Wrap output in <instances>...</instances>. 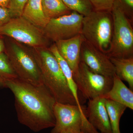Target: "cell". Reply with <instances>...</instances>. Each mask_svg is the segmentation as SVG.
<instances>
[{"label": "cell", "mask_w": 133, "mask_h": 133, "mask_svg": "<svg viewBox=\"0 0 133 133\" xmlns=\"http://www.w3.org/2000/svg\"><path fill=\"white\" fill-rule=\"evenodd\" d=\"M113 31L111 44L108 56L127 58L133 57V29L132 23L115 1L111 11Z\"/></svg>", "instance_id": "5b68a950"}, {"label": "cell", "mask_w": 133, "mask_h": 133, "mask_svg": "<svg viewBox=\"0 0 133 133\" xmlns=\"http://www.w3.org/2000/svg\"><path fill=\"white\" fill-rule=\"evenodd\" d=\"M6 88L14 94L18 121L33 132L52 128L56 120V100L44 84L35 85L16 78L9 81Z\"/></svg>", "instance_id": "6da1fadb"}, {"label": "cell", "mask_w": 133, "mask_h": 133, "mask_svg": "<svg viewBox=\"0 0 133 133\" xmlns=\"http://www.w3.org/2000/svg\"><path fill=\"white\" fill-rule=\"evenodd\" d=\"M10 0H0V7L8 8Z\"/></svg>", "instance_id": "cb8c5ba5"}, {"label": "cell", "mask_w": 133, "mask_h": 133, "mask_svg": "<svg viewBox=\"0 0 133 133\" xmlns=\"http://www.w3.org/2000/svg\"><path fill=\"white\" fill-rule=\"evenodd\" d=\"M17 78L6 55L4 52L0 53V88H6L9 81Z\"/></svg>", "instance_id": "ac0fdd59"}, {"label": "cell", "mask_w": 133, "mask_h": 133, "mask_svg": "<svg viewBox=\"0 0 133 133\" xmlns=\"http://www.w3.org/2000/svg\"><path fill=\"white\" fill-rule=\"evenodd\" d=\"M105 99L113 101L133 109V92L116 74L113 77V84L110 90L102 96Z\"/></svg>", "instance_id": "4fadbf2b"}, {"label": "cell", "mask_w": 133, "mask_h": 133, "mask_svg": "<svg viewBox=\"0 0 133 133\" xmlns=\"http://www.w3.org/2000/svg\"><path fill=\"white\" fill-rule=\"evenodd\" d=\"M128 19L133 22V0H115Z\"/></svg>", "instance_id": "7402d4cb"}, {"label": "cell", "mask_w": 133, "mask_h": 133, "mask_svg": "<svg viewBox=\"0 0 133 133\" xmlns=\"http://www.w3.org/2000/svg\"><path fill=\"white\" fill-rule=\"evenodd\" d=\"M84 40L83 36L80 34L72 38L54 43L58 53L67 63L73 74L78 69L81 45Z\"/></svg>", "instance_id": "7c38bea8"}, {"label": "cell", "mask_w": 133, "mask_h": 133, "mask_svg": "<svg viewBox=\"0 0 133 133\" xmlns=\"http://www.w3.org/2000/svg\"><path fill=\"white\" fill-rule=\"evenodd\" d=\"M43 11L49 19L56 18L71 12L62 0H41Z\"/></svg>", "instance_id": "e0dca14e"}, {"label": "cell", "mask_w": 133, "mask_h": 133, "mask_svg": "<svg viewBox=\"0 0 133 133\" xmlns=\"http://www.w3.org/2000/svg\"><path fill=\"white\" fill-rule=\"evenodd\" d=\"M80 61L96 74L111 77L115 74L109 58L85 40L81 45Z\"/></svg>", "instance_id": "30bf717a"}, {"label": "cell", "mask_w": 133, "mask_h": 133, "mask_svg": "<svg viewBox=\"0 0 133 133\" xmlns=\"http://www.w3.org/2000/svg\"><path fill=\"white\" fill-rule=\"evenodd\" d=\"M105 100L102 97L89 99L85 114L91 125L101 133H113Z\"/></svg>", "instance_id": "8fae6325"}, {"label": "cell", "mask_w": 133, "mask_h": 133, "mask_svg": "<svg viewBox=\"0 0 133 133\" xmlns=\"http://www.w3.org/2000/svg\"><path fill=\"white\" fill-rule=\"evenodd\" d=\"M73 77L78 90L88 99L104 95L113 84V77L94 73L81 61Z\"/></svg>", "instance_id": "ba28073f"}, {"label": "cell", "mask_w": 133, "mask_h": 133, "mask_svg": "<svg viewBox=\"0 0 133 133\" xmlns=\"http://www.w3.org/2000/svg\"><path fill=\"white\" fill-rule=\"evenodd\" d=\"M0 36V53L4 52L5 50V43Z\"/></svg>", "instance_id": "d4e9b609"}, {"label": "cell", "mask_w": 133, "mask_h": 133, "mask_svg": "<svg viewBox=\"0 0 133 133\" xmlns=\"http://www.w3.org/2000/svg\"><path fill=\"white\" fill-rule=\"evenodd\" d=\"M105 99L106 107L113 133H121L120 131V121L127 108L113 101Z\"/></svg>", "instance_id": "2e32d148"}, {"label": "cell", "mask_w": 133, "mask_h": 133, "mask_svg": "<svg viewBox=\"0 0 133 133\" xmlns=\"http://www.w3.org/2000/svg\"><path fill=\"white\" fill-rule=\"evenodd\" d=\"M61 133H71L69 132H62Z\"/></svg>", "instance_id": "484cf974"}, {"label": "cell", "mask_w": 133, "mask_h": 133, "mask_svg": "<svg viewBox=\"0 0 133 133\" xmlns=\"http://www.w3.org/2000/svg\"><path fill=\"white\" fill-rule=\"evenodd\" d=\"M81 133H83V132H81Z\"/></svg>", "instance_id": "4316f807"}, {"label": "cell", "mask_w": 133, "mask_h": 133, "mask_svg": "<svg viewBox=\"0 0 133 133\" xmlns=\"http://www.w3.org/2000/svg\"><path fill=\"white\" fill-rule=\"evenodd\" d=\"M28 0H10L8 9L12 18L22 16Z\"/></svg>", "instance_id": "ffe728a7"}, {"label": "cell", "mask_w": 133, "mask_h": 133, "mask_svg": "<svg viewBox=\"0 0 133 133\" xmlns=\"http://www.w3.org/2000/svg\"><path fill=\"white\" fill-rule=\"evenodd\" d=\"M22 16L42 30L45 28L50 20L44 15L41 0H28Z\"/></svg>", "instance_id": "5bb4252c"}, {"label": "cell", "mask_w": 133, "mask_h": 133, "mask_svg": "<svg viewBox=\"0 0 133 133\" xmlns=\"http://www.w3.org/2000/svg\"><path fill=\"white\" fill-rule=\"evenodd\" d=\"M12 18L8 8L0 7V28L7 23Z\"/></svg>", "instance_id": "603a6c76"}, {"label": "cell", "mask_w": 133, "mask_h": 133, "mask_svg": "<svg viewBox=\"0 0 133 133\" xmlns=\"http://www.w3.org/2000/svg\"><path fill=\"white\" fill-rule=\"evenodd\" d=\"M5 36L30 48H49L50 42L43 30L23 17L12 18L0 28V36Z\"/></svg>", "instance_id": "52a82bcc"}, {"label": "cell", "mask_w": 133, "mask_h": 133, "mask_svg": "<svg viewBox=\"0 0 133 133\" xmlns=\"http://www.w3.org/2000/svg\"><path fill=\"white\" fill-rule=\"evenodd\" d=\"M40 68L43 84L56 102L76 105L57 59L46 48H30Z\"/></svg>", "instance_id": "7a4b0ae2"}, {"label": "cell", "mask_w": 133, "mask_h": 133, "mask_svg": "<svg viewBox=\"0 0 133 133\" xmlns=\"http://www.w3.org/2000/svg\"><path fill=\"white\" fill-rule=\"evenodd\" d=\"M94 10L111 12L115 0H89Z\"/></svg>", "instance_id": "44dd1931"}, {"label": "cell", "mask_w": 133, "mask_h": 133, "mask_svg": "<svg viewBox=\"0 0 133 133\" xmlns=\"http://www.w3.org/2000/svg\"><path fill=\"white\" fill-rule=\"evenodd\" d=\"M54 114L56 123L50 133H101L91 125L85 113L77 105L56 102Z\"/></svg>", "instance_id": "8992f818"}, {"label": "cell", "mask_w": 133, "mask_h": 133, "mask_svg": "<svg viewBox=\"0 0 133 133\" xmlns=\"http://www.w3.org/2000/svg\"><path fill=\"white\" fill-rule=\"evenodd\" d=\"M113 31L111 12L94 10L84 16L81 33L84 39L107 56L111 47Z\"/></svg>", "instance_id": "3957f363"}, {"label": "cell", "mask_w": 133, "mask_h": 133, "mask_svg": "<svg viewBox=\"0 0 133 133\" xmlns=\"http://www.w3.org/2000/svg\"><path fill=\"white\" fill-rule=\"evenodd\" d=\"M68 8L84 16L90 14L94 10L89 0H62Z\"/></svg>", "instance_id": "d6986e66"}, {"label": "cell", "mask_w": 133, "mask_h": 133, "mask_svg": "<svg viewBox=\"0 0 133 133\" xmlns=\"http://www.w3.org/2000/svg\"><path fill=\"white\" fill-rule=\"evenodd\" d=\"M115 70V74L133 89V57L127 58L109 57Z\"/></svg>", "instance_id": "9a60e30c"}, {"label": "cell", "mask_w": 133, "mask_h": 133, "mask_svg": "<svg viewBox=\"0 0 133 133\" xmlns=\"http://www.w3.org/2000/svg\"><path fill=\"white\" fill-rule=\"evenodd\" d=\"M84 16L75 11L50 19L43 30L46 36L55 43L81 34Z\"/></svg>", "instance_id": "9c48e42d"}, {"label": "cell", "mask_w": 133, "mask_h": 133, "mask_svg": "<svg viewBox=\"0 0 133 133\" xmlns=\"http://www.w3.org/2000/svg\"><path fill=\"white\" fill-rule=\"evenodd\" d=\"M27 47L9 38L4 52L18 78L33 84H43L41 70L31 48Z\"/></svg>", "instance_id": "277c9868"}]
</instances>
